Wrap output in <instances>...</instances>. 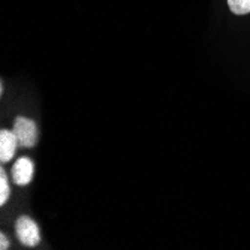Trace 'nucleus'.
<instances>
[{
    "instance_id": "f257e3e1",
    "label": "nucleus",
    "mask_w": 250,
    "mask_h": 250,
    "mask_svg": "<svg viewBox=\"0 0 250 250\" xmlns=\"http://www.w3.org/2000/svg\"><path fill=\"white\" fill-rule=\"evenodd\" d=\"M12 132L15 133L18 146L24 148H32L38 144V126L33 120L26 117H17Z\"/></svg>"
},
{
    "instance_id": "f03ea898",
    "label": "nucleus",
    "mask_w": 250,
    "mask_h": 250,
    "mask_svg": "<svg viewBox=\"0 0 250 250\" xmlns=\"http://www.w3.org/2000/svg\"><path fill=\"white\" fill-rule=\"evenodd\" d=\"M15 232H17L20 243L26 247H35L41 241V232H39L38 225L29 216L18 217L17 225H15Z\"/></svg>"
},
{
    "instance_id": "7ed1b4c3",
    "label": "nucleus",
    "mask_w": 250,
    "mask_h": 250,
    "mask_svg": "<svg viewBox=\"0 0 250 250\" xmlns=\"http://www.w3.org/2000/svg\"><path fill=\"white\" fill-rule=\"evenodd\" d=\"M35 174V164L29 157H20L12 167V180L18 186H27Z\"/></svg>"
},
{
    "instance_id": "20e7f679",
    "label": "nucleus",
    "mask_w": 250,
    "mask_h": 250,
    "mask_svg": "<svg viewBox=\"0 0 250 250\" xmlns=\"http://www.w3.org/2000/svg\"><path fill=\"white\" fill-rule=\"evenodd\" d=\"M18 140L12 130H0V162L8 164L17 151Z\"/></svg>"
},
{
    "instance_id": "39448f33",
    "label": "nucleus",
    "mask_w": 250,
    "mask_h": 250,
    "mask_svg": "<svg viewBox=\"0 0 250 250\" xmlns=\"http://www.w3.org/2000/svg\"><path fill=\"white\" fill-rule=\"evenodd\" d=\"M228 8L235 15H247L250 14V0H226Z\"/></svg>"
},
{
    "instance_id": "423d86ee",
    "label": "nucleus",
    "mask_w": 250,
    "mask_h": 250,
    "mask_svg": "<svg viewBox=\"0 0 250 250\" xmlns=\"http://www.w3.org/2000/svg\"><path fill=\"white\" fill-rule=\"evenodd\" d=\"M11 196V188L5 169H0V206H5Z\"/></svg>"
},
{
    "instance_id": "0eeeda50",
    "label": "nucleus",
    "mask_w": 250,
    "mask_h": 250,
    "mask_svg": "<svg viewBox=\"0 0 250 250\" xmlns=\"http://www.w3.org/2000/svg\"><path fill=\"white\" fill-rule=\"evenodd\" d=\"M11 246V241L8 240V237L5 234H0V249L2 250H8Z\"/></svg>"
}]
</instances>
